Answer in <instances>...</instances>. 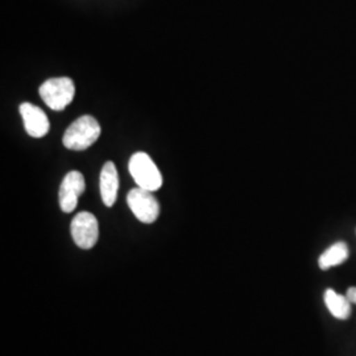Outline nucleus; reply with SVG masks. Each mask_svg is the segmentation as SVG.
I'll use <instances>...</instances> for the list:
<instances>
[{"label": "nucleus", "mask_w": 356, "mask_h": 356, "mask_svg": "<svg viewBox=\"0 0 356 356\" xmlns=\"http://www.w3.org/2000/svg\"><path fill=\"white\" fill-rule=\"evenodd\" d=\"M346 297H347V300L351 302V304H356V288L355 286H351V288H348L347 289V293H346Z\"/></svg>", "instance_id": "nucleus-11"}, {"label": "nucleus", "mask_w": 356, "mask_h": 356, "mask_svg": "<svg viewBox=\"0 0 356 356\" xmlns=\"http://www.w3.org/2000/svg\"><path fill=\"white\" fill-rule=\"evenodd\" d=\"M325 304L331 314L338 319L350 318L351 316V302L346 296H341L334 289H326L325 292Z\"/></svg>", "instance_id": "nucleus-10"}, {"label": "nucleus", "mask_w": 356, "mask_h": 356, "mask_svg": "<svg viewBox=\"0 0 356 356\" xmlns=\"http://www.w3.org/2000/svg\"><path fill=\"white\" fill-rule=\"evenodd\" d=\"M38 92L41 99L49 108L54 111H63L73 101L76 88L70 78L61 76L45 81L40 86Z\"/></svg>", "instance_id": "nucleus-2"}, {"label": "nucleus", "mask_w": 356, "mask_h": 356, "mask_svg": "<svg viewBox=\"0 0 356 356\" xmlns=\"http://www.w3.org/2000/svg\"><path fill=\"white\" fill-rule=\"evenodd\" d=\"M127 204L134 216L147 225L156 222L160 214V204L154 198L153 191L141 189L139 186L129 191Z\"/></svg>", "instance_id": "nucleus-4"}, {"label": "nucleus", "mask_w": 356, "mask_h": 356, "mask_svg": "<svg viewBox=\"0 0 356 356\" xmlns=\"http://www.w3.org/2000/svg\"><path fill=\"white\" fill-rule=\"evenodd\" d=\"M20 115L23 118V123L26 134L32 138H44L51 128V123L47 114L32 103L20 104Z\"/></svg>", "instance_id": "nucleus-7"}, {"label": "nucleus", "mask_w": 356, "mask_h": 356, "mask_svg": "<svg viewBox=\"0 0 356 356\" xmlns=\"http://www.w3.org/2000/svg\"><path fill=\"white\" fill-rule=\"evenodd\" d=\"M348 259V247L344 242H338L330 245L323 254L319 256L318 266L321 269L326 270L337 266L343 264Z\"/></svg>", "instance_id": "nucleus-9"}, {"label": "nucleus", "mask_w": 356, "mask_h": 356, "mask_svg": "<svg viewBox=\"0 0 356 356\" xmlns=\"http://www.w3.org/2000/svg\"><path fill=\"white\" fill-rule=\"evenodd\" d=\"M72 236L76 245L82 250H91L99 238V226L94 214L82 211L72 222Z\"/></svg>", "instance_id": "nucleus-5"}, {"label": "nucleus", "mask_w": 356, "mask_h": 356, "mask_svg": "<svg viewBox=\"0 0 356 356\" xmlns=\"http://www.w3.org/2000/svg\"><path fill=\"white\" fill-rule=\"evenodd\" d=\"M99 184H101L103 204L107 207L114 206L118 197V191H119V177H118V170L114 163L107 161L103 165Z\"/></svg>", "instance_id": "nucleus-8"}, {"label": "nucleus", "mask_w": 356, "mask_h": 356, "mask_svg": "<svg viewBox=\"0 0 356 356\" xmlns=\"http://www.w3.org/2000/svg\"><path fill=\"white\" fill-rule=\"evenodd\" d=\"M101 136V126L95 118L83 115L65 131L64 145L70 151H85Z\"/></svg>", "instance_id": "nucleus-1"}, {"label": "nucleus", "mask_w": 356, "mask_h": 356, "mask_svg": "<svg viewBox=\"0 0 356 356\" xmlns=\"http://www.w3.org/2000/svg\"><path fill=\"white\" fill-rule=\"evenodd\" d=\"M85 188H86V184L82 173L73 170L65 176L60 188V194H58L60 206L64 213L74 211L78 204V198L83 194Z\"/></svg>", "instance_id": "nucleus-6"}, {"label": "nucleus", "mask_w": 356, "mask_h": 356, "mask_svg": "<svg viewBox=\"0 0 356 356\" xmlns=\"http://www.w3.org/2000/svg\"><path fill=\"white\" fill-rule=\"evenodd\" d=\"M128 169L136 185L145 191H159L163 185V176L152 159L145 152L135 153L129 159Z\"/></svg>", "instance_id": "nucleus-3"}]
</instances>
